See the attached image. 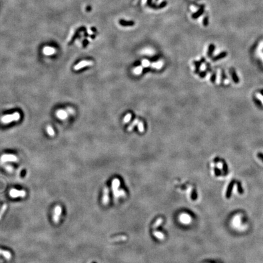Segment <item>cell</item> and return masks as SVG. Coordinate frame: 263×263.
<instances>
[{"label": "cell", "mask_w": 263, "mask_h": 263, "mask_svg": "<svg viewBox=\"0 0 263 263\" xmlns=\"http://www.w3.org/2000/svg\"><path fill=\"white\" fill-rule=\"evenodd\" d=\"M20 119V114L18 112H15L12 115H7L3 116L1 118L2 123L4 124H8L12 121H17Z\"/></svg>", "instance_id": "1"}, {"label": "cell", "mask_w": 263, "mask_h": 263, "mask_svg": "<svg viewBox=\"0 0 263 263\" xmlns=\"http://www.w3.org/2000/svg\"><path fill=\"white\" fill-rule=\"evenodd\" d=\"M62 213V208L60 205H57L55 207L52 214V220L55 224L59 223L60 221V217Z\"/></svg>", "instance_id": "2"}, {"label": "cell", "mask_w": 263, "mask_h": 263, "mask_svg": "<svg viewBox=\"0 0 263 263\" xmlns=\"http://www.w3.org/2000/svg\"><path fill=\"white\" fill-rule=\"evenodd\" d=\"M120 182L118 179H115L112 182V190L113 191L114 196L116 197L122 196L123 194V191H119L118 188L119 187Z\"/></svg>", "instance_id": "3"}, {"label": "cell", "mask_w": 263, "mask_h": 263, "mask_svg": "<svg viewBox=\"0 0 263 263\" xmlns=\"http://www.w3.org/2000/svg\"><path fill=\"white\" fill-rule=\"evenodd\" d=\"M9 196L12 198H23L26 196V192L24 190H18L12 188L9 192Z\"/></svg>", "instance_id": "4"}, {"label": "cell", "mask_w": 263, "mask_h": 263, "mask_svg": "<svg viewBox=\"0 0 263 263\" xmlns=\"http://www.w3.org/2000/svg\"><path fill=\"white\" fill-rule=\"evenodd\" d=\"M18 160V158L13 154H3L1 157L3 162H17Z\"/></svg>", "instance_id": "5"}, {"label": "cell", "mask_w": 263, "mask_h": 263, "mask_svg": "<svg viewBox=\"0 0 263 263\" xmlns=\"http://www.w3.org/2000/svg\"><path fill=\"white\" fill-rule=\"evenodd\" d=\"M179 220H180L182 224H186V225H188L190 223H191V220H192L191 216H190L188 214H186V213L181 214L179 216Z\"/></svg>", "instance_id": "6"}, {"label": "cell", "mask_w": 263, "mask_h": 263, "mask_svg": "<svg viewBox=\"0 0 263 263\" xmlns=\"http://www.w3.org/2000/svg\"><path fill=\"white\" fill-rule=\"evenodd\" d=\"M93 64V62L90 61V60H83V61H81L79 63H78L76 65H75L74 67V69L75 70H79L81 68H84V67L92 65Z\"/></svg>", "instance_id": "7"}, {"label": "cell", "mask_w": 263, "mask_h": 263, "mask_svg": "<svg viewBox=\"0 0 263 263\" xmlns=\"http://www.w3.org/2000/svg\"><path fill=\"white\" fill-rule=\"evenodd\" d=\"M102 202L105 205L108 204V202H109V190H108V188L107 186H106L104 188L103 196L102 198Z\"/></svg>", "instance_id": "8"}, {"label": "cell", "mask_w": 263, "mask_h": 263, "mask_svg": "<svg viewBox=\"0 0 263 263\" xmlns=\"http://www.w3.org/2000/svg\"><path fill=\"white\" fill-rule=\"evenodd\" d=\"M236 182L235 181V180H233L230 183L229 185H228V188H227V192H226V197H227V199H229V198H230V197H231V192H232V190H233V188L234 185L235 184Z\"/></svg>", "instance_id": "9"}, {"label": "cell", "mask_w": 263, "mask_h": 263, "mask_svg": "<svg viewBox=\"0 0 263 263\" xmlns=\"http://www.w3.org/2000/svg\"><path fill=\"white\" fill-rule=\"evenodd\" d=\"M56 50H55L54 48L50 46H46L43 48V52L45 55L47 56H50V55H52L56 52Z\"/></svg>", "instance_id": "10"}, {"label": "cell", "mask_w": 263, "mask_h": 263, "mask_svg": "<svg viewBox=\"0 0 263 263\" xmlns=\"http://www.w3.org/2000/svg\"><path fill=\"white\" fill-rule=\"evenodd\" d=\"M0 256H3L7 260H10L12 258V254L9 251L2 250L0 248Z\"/></svg>", "instance_id": "11"}, {"label": "cell", "mask_w": 263, "mask_h": 263, "mask_svg": "<svg viewBox=\"0 0 263 263\" xmlns=\"http://www.w3.org/2000/svg\"><path fill=\"white\" fill-rule=\"evenodd\" d=\"M230 73H231V78H232L233 80L234 81V82L235 84H238L239 82V79L238 78V75H237L236 72L235 71V70L233 68H231V70H230Z\"/></svg>", "instance_id": "12"}, {"label": "cell", "mask_w": 263, "mask_h": 263, "mask_svg": "<svg viewBox=\"0 0 263 263\" xmlns=\"http://www.w3.org/2000/svg\"><path fill=\"white\" fill-rule=\"evenodd\" d=\"M56 115L59 118L61 119H66L68 116V113L66 111L63 110H59V111L57 112Z\"/></svg>", "instance_id": "13"}, {"label": "cell", "mask_w": 263, "mask_h": 263, "mask_svg": "<svg viewBox=\"0 0 263 263\" xmlns=\"http://www.w3.org/2000/svg\"><path fill=\"white\" fill-rule=\"evenodd\" d=\"M203 7H204V6H201V7H200V8L198 10V11H197L196 12L194 13L192 15V18H194V19L197 18L198 17H199L200 16H201V15L203 14V12H204V9H203Z\"/></svg>", "instance_id": "14"}, {"label": "cell", "mask_w": 263, "mask_h": 263, "mask_svg": "<svg viewBox=\"0 0 263 263\" xmlns=\"http://www.w3.org/2000/svg\"><path fill=\"white\" fill-rule=\"evenodd\" d=\"M119 23L123 26H132L135 25V23L133 21H126L123 19L119 20Z\"/></svg>", "instance_id": "15"}, {"label": "cell", "mask_w": 263, "mask_h": 263, "mask_svg": "<svg viewBox=\"0 0 263 263\" xmlns=\"http://www.w3.org/2000/svg\"><path fill=\"white\" fill-rule=\"evenodd\" d=\"M166 5H167V1H163L162 3L158 4V5H156V4H152L151 6H150V7H151V8L154 9H158L163 8V7H164L165 6H166Z\"/></svg>", "instance_id": "16"}, {"label": "cell", "mask_w": 263, "mask_h": 263, "mask_svg": "<svg viewBox=\"0 0 263 263\" xmlns=\"http://www.w3.org/2000/svg\"><path fill=\"white\" fill-rule=\"evenodd\" d=\"M227 56V52H221V53L219 54H218V56H216L215 57H214V59H213V60H214V61H216V60H220V59H223V58Z\"/></svg>", "instance_id": "17"}, {"label": "cell", "mask_w": 263, "mask_h": 263, "mask_svg": "<svg viewBox=\"0 0 263 263\" xmlns=\"http://www.w3.org/2000/svg\"><path fill=\"white\" fill-rule=\"evenodd\" d=\"M7 208V205L6 203H4L3 205L1 206V207L0 208V220L1 219L2 217L4 215V213L6 211Z\"/></svg>", "instance_id": "18"}, {"label": "cell", "mask_w": 263, "mask_h": 263, "mask_svg": "<svg viewBox=\"0 0 263 263\" xmlns=\"http://www.w3.org/2000/svg\"><path fill=\"white\" fill-rule=\"evenodd\" d=\"M222 169H223L224 171V175H226L228 174V166H227V163L225 162V160H222Z\"/></svg>", "instance_id": "19"}, {"label": "cell", "mask_w": 263, "mask_h": 263, "mask_svg": "<svg viewBox=\"0 0 263 263\" xmlns=\"http://www.w3.org/2000/svg\"><path fill=\"white\" fill-rule=\"evenodd\" d=\"M237 184V190H238V192H239V194H242L244 193V190L242 187V185L241 182L238 181V182H236Z\"/></svg>", "instance_id": "20"}, {"label": "cell", "mask_w": 263, "mask_h": 263, "mask_svg": "<svg viewBox=\"0 0 263 263\" xmlns=\"http://www.w3.org/2000/svg\"><path fill=\"white\" fill-rule=\"evenodd\" d=\"M154 235L159 239H163L164 235L160 231H154Z\"/></svg>", "instance_id": "21"}, {"label": "cell", "mask_w": 263, "mask_h": 263, "mask_svg": "<svg viewBox=\"0 0 263 263\" xmlns=\"http://www.w3.org/2000/svg\"><path fill=\"white\" fill-rule=\"evenodd\" d=\"M214 49H215V46L213 44H211L209 46L208 48V56L209 57H211L213 54V52L214 51Z\"/></svg>", "instance_id": "22"}, {"label": "cell", "mask_w": 263, "mask_h": 263, "mask_svg": "<svg viewBox=\"0 0 263 263\" xmlns=\"http://www.w3.org/2000/svg\"><path fill=\"white\" fill-rule=\"evenodd\" d=\"M47 132L50 136H54L55 135V132L54 130V129H52V127L51 126H48L46 128Z\"/></svg>", "instance_id": "23"}, {"label": "cell", "mask_w": 263, "mask_h": 263, "mask_svg": "<svg viewBox=\"0 0 263 263\" xmlns=\"http://www.w3.org/2000/svg\"><path fill=\"white\" fill-rule=\"evenodd\" d=\"M162 222H163V219H162V218H160V219H158V220L156 221V222L155 223V224H154V227H154V228H157V227H158V226L162 224Z\"/></svg>", "instance_id": "24"}, {"label": "cell", "mask_w": 263, "mask_h": 263, "mask_svg": "<svg viewBox=\"0 0 263 263\" xmlns=\"http://www.w3.org/2000/svg\"><path fill=\"white\" fill-rule=\"evenodd\" d=\"M131 116H132L131 114L130 113L127 114V115L125 116V118H124V123H128V122L130 120Z\"/></svg>", "instance_id": "25"}, {"label": "cell", "mask_w": 263, "mask_h": 263, "mask_svg": "<svg viewBox=\"0 0 263 263\" xmlns=\"http://www.w3.org/2000/svg\"><path fill=\"white\" fill-rule=\"evenodd\" d=\"M163 63L162 62H158V63H154L152 64V67L156 68H160L162 67Z\"/></svg>", "instance_id": "26"}, {"label": "cell", "mask_w": 263, "mask_h": 263, "mask_svg": "<svg viewBox=\"0 0 263 263\" xmlns=\"http://www.w3.org/2000/svg\"><path fill=\"white\" fill-rule=\"evenodd\" d=\"M203 24L204 26H207L208 24V17H204L203 20Z\"/></svg>", "instance_id": "27"}, {"label": "cell", "mask_w": 263, "mask_h": 263, "mask_svg": "<svg viewBox=\"0 0 263 263\" xmlns=\"http://www.w3.org/2000/svg\"><path fill=\"white\" fill-rule=\"evenodd\" d=\"M142 70H143L142 67H138L137 68H136V69L134 70V73H135V74H140L141 73Z\"/></svg>", "instance_id": "28"}, {"label": "cell", "mask_w": 263, "mask_h": 263, "mask_svg": "<svg viewBox=\"0 0 263 263\" xmlns=\"http://www.w3.org/2000/svg\"><path fill=\"white\" fill-rule=\"evenodd\" d=\"M215 174L216 175V176H219V175L221 174V172H220V169L218 168H215Z\"/></svg>", "instance_id": "29"}, {"label": "cell", "mask_w": 263, "mask_h": 263, "mask_svg": "<svg viewBox=\"0 0 263 263\" xmlns=\"http://www.w3.org/2000/svg\"><path fill=\"white\" fill-rule=\"evenodd\" d=\"M142 64H143V65L144 66V67H148V66L149 65L150 63H149V62L148 60H143V62H142Z\"/></svg>", "instance_id": "30"}, {"label": "cell", "mask_w": 263, "mask_h": 263, "mask_svg": "<svg viewBox=\"0 0 263 263\" xmlns=\"http://www.w3.org/2000/svg\"><path fill=\"white\" fill-rule=\"evenodd\" d=\"M138 129L140 130L141 132H142L144 130V127H143V124L142 123H140L139 124H138Z\"/></svg>", "instance_id": "31"}, {"label": "cell", "mask_w": 263, "mask_h": 263, "mask_svg": "<svg viewBox=\"0 0 263 263\" xmlns=\"http://www.w3.org/2000/svg\"><path fill=\"white\" fill-rule=\"evenodd\" d=\"M6 170L7 171H8L9 172H13V168L12 167V166H7L6 167Z\"/></svg>", "instance_id": "32"}, {"label": "cell", "mask_w": 263, "mask_h": 263, "mask_svg": "<svg viewBox=\"0 0 263 263\" xmlns=\"http://www.w3.org/2000/svg\"><path fill=\"white\" fill-rule=\"evenodd\" d=\"M257 157L260 159L263 162V154L261 152H259L258 154H257Z\"/></svg>", "instance_id": "33"}, {"label": "cell", "mask_w": 263, "mask_h": 263, "mask_svg": "<svg viewBox=\"0 0 263 263\" xmlns=\"http://www.w3.org/2000/svg\"><path fill=\"white\" fill-rule=\"evenodd\" d=\"M137 122H138V119H135V120L134 121V123H133L132 124H131L130 126V127L128 129L129 130H130L133 128V126H134V125H135V124H136V123H137Z\"/></svg>", "instance_id": "34"}, {"label": "cell", "mask_w": 263, "mask_h": 263, "mask_svg": "<svg viewBox=\"0 0 263 263\" xmlns=\"http://www.w3.org/2000/svg\"><path fill=\"white\" fill-rule=\"evenodd\" d=\"M216 74H213L212 76H211V82H214L216 80Z\"/></svg>", "instance_id": "35"}, {"label": "cell", "mask_w": 263, "mask_h": 263, "mask_svg": "<svg viewBox=\"0 0 263 263\" xmlns=\"http://www.w3.org/2000/svg\"><path fill=\"white\" fill-rule=\"evenodd\" d=\"M152 0H147V5L150 7V6L152 4Z\"/></svg>", "instance_id": "36"}, {"label": "cell", "mask_w": 263, "mask_h": 263, "mask_svg": "<svg viewBox=\"0 0 263 263\" xmlns=\"http://www.w3.org/2000/svg\"><path fill=\"white\" fill-rule=\"evenodd\" d=\"M260 94L262 95V96H263V89L261 90L260 91Z\"/></svg>", "instance_id": "37"}, {"label": "cell", "mask_w": 263, "mask_h": 263, "mask_svg": "<svg viewBox=\"0 0 263 263\" xmlns=\"http://www.w3.org/2000/svg\"><path fill=\"white\" fill-rule=\"evenodd\" d=\"M156 1H158V0H156Z\"/></svg>", "instance_id": "38"}]
</instances>
